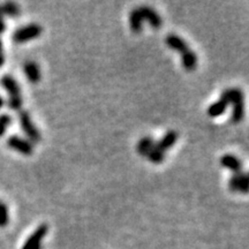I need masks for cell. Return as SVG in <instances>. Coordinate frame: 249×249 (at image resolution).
<instances>
[{
	"instance_id": "6da1fadb",
	"label": "cell",
	"mask_w": 249,
	"mask_h": 249,
	"mask_svg": "<svg viewBox=\"0 0 249 249\" xmlns=\"http://www.w3.org/2000/svg\"><path fill=\"white\" fill-rule=\"evenodd\" d=\"M220 98L227 102V104L233 105L232 111V121L238 124L244 119L245 116V105H244V93L240 89L230 88L224 90L220 95Z\"/></svg>"
},
{
	"instance_id": "7a4b0ae2",
	"label": "cell",
	"mask_w": 249,
	"mask_h": 249,
	"mask_svg": "<svg viewBox=\"0 0 249 249\" xmlns=\"http://www.w3.org/2000/svg\"><path fill=\"white\" fill-rule=\"evenodd\" d=\"M0 85L8 92V107L13 111H18L22 107V97H21V90L18 83L13 76L4 75L0 80Z\"/></svg>"
},
{
	"instance_id": "3957f363",
	"label": "cell",
	"mask_w": 249,
	"mask_h": 249,
	"mask_svg": "<svg viewBox=\"0 0 249 249\" xmlns=\"http://www.w3.org/2000/svg\"><path fill=\"white\" fill-rule=\"evenodd\" d=\"M43 33V28L39 24L31 23L22 28H18L13 34V40L15 43H26L31 39L39 37Z\"/></svg>"
},
{
	"instance_id": "277c9868",
	"label": "cell",
	"mask_w": 249,
	"mask_h": 249,
	"mask_svg": "<svg viewBox=\"0 0 249 249\" xmlns=\"http://www.w3.org/2000/svg\"><path fill=\"white\" fill-rule=\"evenodd\" d=\"M18 120H20L21 128H22L23 133L28 136L29 141L39 142L42 136H40V133L38 132V129L36 128L35 124L31 121L30 114L28 113L27 111H21L20 114H18Z\"/></svg>"
},
{
	"instance_id": "5b68a950",
	"label": "cell",
	"mask_w": 249,
	"mask_h": 249,
	"mask_svg": "<svg viewBox=\"0 0 249 249\" xmlns=\"http://www.w3.org/2000/svg\"><path fill=\"white\" fill-rule=\"evenodd\" d=\"M7 145L13 150L20 152V154L30 156L34 152V145L29 140L18 138L17 135L9 136L7 139Z\"/></svg>"
},
{
	"instance_id": "8992f818",
	"label": "cell",
	"mask_w": 249,
	"mask_h": 249,
	"mask_svg": "<svg viewBox=\"0 0 249 249\" xmlns=\"http://www.w3.org/2000/svg\"><path fill=\"white\" fill-rule=\"evenodd\" d=\"M49 226L46 224H42L35 230V232L29 236V239L23 245L22 249H40L42 247L43 238L48 234Z\"/></svg>"
},
{
	"instance_id": "52a82bcc",
	"label": "cell",
	"mask_w": 249,
	"mask_h": 249,
	"mask_svg": "<svg viewBox=\"0 0 249 249\" xmlns=\"http://www.w3.org/2000/svg\"><path fill=\"white\" fill-rule=\"evenodd\" d=\"M248 174L245 172L234 173L229 180V188L232 192H240L246 194L248 192Z\"/></svg>"
},
{
	"instance_id": "ba28073f",
	"label": "cell",
	"mask_w": 249,
	"mask_h": 249,
	"mask_svg": "<svg viewBox=\"0 0 249 249\" xmlns=\"http://www.w3.org/2000/svg\"><path fill=\"white\" fill-rule=\"evenodd\" d=\"M139 12L141 14V18L143 21H148L150 23V26L155 29H160L163 24V21H161V18L157 12H155L151 7H148V6H142V7H139Z\"/></svg>"
},
{
	"instance_id": "9c48e42d",
	"label": "cell",
	"mask_w": 249,
	"mask_h": 249,
	"mask_svg": "<svg viewBox=\"0 0 249 249\" xmlns=\"http://www.w3.org/2000/svg\"><path fill=\"white\" fill-rule=\"evenodd\" d=\"M220 164H222V166L225 167V169L232 171V172L234 173L241 172L242 170V161L239 160L236 156L231 154L224 155L223 157L220 158Z\"/></svg>"
},
{
	"instance_id": "30bf717a",
	"label": "cell",
	"mask_w": 249,
	"mask_h": 249,
	"mask_svg": "<svg viewBox=\"0 0 249 249\" xmlns=\"http://www.w3.org/2000/svg\"><path fill=\"white\" fill-rule=\"evenodd\" d=\"M165 43H166L167 46H169L171 50L180 52V53H183L187 50H189L188 44H187L185 40L178 35H174V34H170V35L166 37V39H165Z\"/></svg>"
},
{
	"instance_id": "8fae6325",
	"label": "cell",
	"mask_w": 249,
	"mask_h": 249,
	"mask_svg": "<svg viewBox=\"0 0 249 249\" xmlns=\"http://www.w3.org/2000/svg\"><path fill=\"white\" fill-rule=\"evenodd\" d=\"M177 141H178V133L176 130H170V132L165 134L160 142L155 143V145L156 148H158L160 150L165 152L166 150H169L170 148H172Z\"/></svg>"
},
{
	"instance_id": "7c38bea8",
	"label": "cell",
	"mask_w": 249,
	"mask_h": 249,
	"mask_svg": "<svg viewBox=\"0 0 249 249\" xmlns=\"http://www.w3.org/2000/svg\"><path fill=\"white\" fill-rule=\"evenodd\" d=\"M23 71L26 77L31 83H38L40 81L42 75H40V70L36 62L27 61L23 66Z\"/></svg>"
},
{
	"instance_id": "4fadbf2b",
	"label": "cell",
	"mask_w": 249,
	"mask_h": 249,
	"mask_svg": "<svg viewBox=\"0 0 249 249\" xmlns=\"http://www.w3.org/2000/svg\"><path fill=\"white\" fill-rule=\"evenodd\" d=\"M181 64L182 67L187 71H193L197 65V55L192 50H187L186 52L181 53Z\"/></svg>"
},
{
	"instance_id": "5bb4252c",
	"label": "cell",
	"mask_w": 249,
	"mask_h": 249,
	"mask_svg": "<svg viewBox=\"0 0 249 249\" xmlns=\"http://www.w3.org/2000/svg\"><path fill=\"white\" fill-rule=\"evenodd\" d=\"M229 107L227 102L224 101V99L219 98L216 103L211 104L209 107H208V116L211 118H217L222 114L225 113L226 108Z\"/></svg>"
},
{
	"instance_id": "9a60e30c",
	"label": "cell",
	"mask_w": 249,
	"mask_h": 249,
	"mask_svg": "<svg viewBox=\"0 0 249 249\" xmlns=\"http://www.w3.org/2000/svg\"><path fill=\"white\" fill-rule=\"evenodd\" d=\"M142 23H143V20L141 18V14H140L139 9L138 8L133 9L129 14V24H130V28H132L133 33L135 34L141 33Z\"/></svg>"
},
{
	"instance_id": "2e32d148",
	"label": "cell",
	"mask_w": 249,
	"mask_h": 249,
	"mask_svg": "<svg viewBox=\"0 0 249 249\" xmlns=\"http://www.w3.org/2000/svg\"><path fill=\"white\" fill-rule=\"evenodd\" d=\"M154 145H155L154 139L150 138V136H144V138L139 141L138 145H136V150H138L140 155L145 156V157H147L149 151L154 148Z\"/></svg>"
},
{
	"instance_id": "e0dca14e",
	"label": "cell",
	"mask_w": 249,
	"mask_h": 249,
	"mask_svg": "<svg viewBox=\"0 0 249 249\" xmlns=\"http://www.w3.org/2000/svg\"><path fill=\"white\" fill-rule=\"evenodd\" d=\"M0 7H1L2 14L8 15V17H17L20 13L18 6L13 1H6L2 5H0Z\"/></svg>"
},
{
	"instance_id": "ac0fdd59",
	"label": "cell",
	"mask_w": 249,
	"mask_h": 249,
	"mask_svg": "<svg viewBox=\"0 0 249 249\" xmlns=\"http://www.w3.org/2000/svg\"><path fill=\"white\" fill-rule=\"evenodd\" d=\"M147 158L151 163L154 164H160L164 160L165 158V152L160 150L158 148H156V145H154V148L149 151V154L147 155Z\"/></svg>"
},
{
	"instance_id": "d6986e66",
	"label": "cell",
	"mask_w": 249,
	"mask_h": 249,
	"mask_svg": "<svg viewBox=\"0 0 249 249\" xmlns=\"http://www.w3.org/2000/svg\"><path fill=\"white\" fill-rule=\"evenodd\" d=\"M8 209L4 202H0V227H4L8 224Z\"/></svg>"
},
{
	"instance_id": "ffe728a7",
	"label": "cell",
	"mask_w": 249,
	"mask_h": 249,
	"mask_svg": "<svg viewBox=\"0 0 249 249\" xmlns=\"http://www.w3.org/2000/svg\"><path fill=\"white\" fill-rule=\"evenodd\" d=\"M12 124V117L8 114H1L0 116V136H2L7 129L8 126Z\"/></svg>"
},
{
	"instance_id": "44dd1931",
	"label": "cell",
	"mask_w": 249,
	"mask_h": 249,
	"mask_svg": "<svg viewBox=\"0 0 249 249\" xmlns=\"http://www.w3.org/2000/svg\"><path fill=\"white\" fill-rule=\"evenodd\" d=\"M4 62H5V57H4V53H2V42L1 39H0V68L2 67Z\"/></svg>"
},
{
	"instance_id": "7402d4cb",
	"label": "cell",
	"mask_w": 249,
	"mask_h": 249,
	"mask_svg": "<svg viewBox=\"0 0 249 249\" xmlns=\"http://www.w3.org/2000/svg\"><path fill=\"white\" fill-rule=\"evenodd\" d=\"M6 30V23L4 21V17H0V35Z\"/></svg>"
},
{
	"instance_id": "603a6c76",
	"label": "cell",
	"mask_w": 249,
	"mask_h": 249,
	"mask_svg": "<svg viewBox=\"0 0 249 249\" xmlns=\"http://www.w3.org/2000/svg\"><path fill=\"white\" fill-rule=\"evenodd\" d=\"M2 107H4V98H2L1 96H0V108H1Z\"/></svg>"
}]
</instances>
